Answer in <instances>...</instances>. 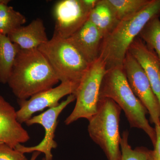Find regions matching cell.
Instances as JSON below:
<instances>
[{
  "label": "cell",
  "instance_id": "3957f363",
  "mask_svg": "<svg viewBox=\"0 0 160 160\" xmlns=\"http://www.w3.org/2000/svg\"><path fill=\"white\" fill-rule=\"evenodd\" d=\"M101 98L111 99L117 104L124 111L130 127L145 132L154 146L156 141L155 129L146 118L148 111L132 90L123 68L106 71L100 88Z\"/></svg>",
  "mask_w": 160,
  "mask_h": 160
},
{
  "label": "cell",
  "instance_id": "30bf717a",
  "mask_svg": "<svg viewBox=\"0 0 160 160\" xmlns=\"http://www.w3.org/2000/svg\"><path fill=\"white\" fill-rule=\"evenodd\" d=\"M78 86L69 82H62L57 87L38 92L28 99L18 100L20 106L16 111L18 122L21 124L26 123L36 112L58 106L61 98L67 95L74 94Z\"/></svg>",
  "mask_w": 160,
  "mask_h": 160
},
{
  "label": "cell",
  "instance_id": "8992f818",
  "mask_svg": "<svg viewBox=\"0 0 160 160\" xmlns=\"http://www.w3.org/2000/svg\"><path fill=\"white\" fill-rule=\"evenodd\" d=\"M107 69L105 62L99 57L90 64L74 93L75 106L65 121L69 125L81 118L89 121L97 111L101 85Z\"/></svg>",
  "mask_w": 160,
  "mask_h": 160
},
{
  "label": "cell",
  "instance_id": "6da1fadb",
  "mask_svg": "<svg viewBox=\"0 0 160 160\" xmlns=\"http://www.w3.org/2000/svg\"><path fill=\"white\" fill-rule=\"evenodd\" d=\"M59 82L49 62L38 49H20L7 84L18 100H24L52 88Z\"/></svg>",
  "mask_w": 160,
  "mask_h": 160
},
{
  "label": "cell",
  "instance_id": "7402d4cb",
  "mask_svg": "<svg viewBox=\"0 0 160 160\" xmlns=\"http://www.w3.org/2000/svg\"><path fill=\"white\" fill-rule=\"evenodd\" d=\"M156 141L152 150V160H160V125L155 126Z\"/></svg>",
  "mask_w": 160,
  "mask_h": 160
},
{
  "label": "cell",
  "instance_id": "4fadbf2b",
  "mask_svg": "<svg viewBox=\"0 0 160 160\" xmlns=\"http://www.w3.org/2000/svg\"><path fill=\"white\" fill-rule=\"evenodd\" d=\"M128 51L145 72L160 106V64L157 56L138 37L132 43Z\"/></svg>",
  "mask_w": 160,
  "mask_h": 160
},
{
  "label": "cell",
  "instance_id": "ba28073f",
  "mask_svg": "<svg viewBox=\"0 0 160 160\" xmlns=\"http://www.w3.org/2000/svg\"><path fill=\"white\" fill-rule=\"evenodd\" d=\"M123 68L132 90L149 113L150 122L155 126H160L158 100L144 70L129 51L123 62Z\"/></svg>",
  "mask_w": 160,
  "mask_h": 160
},
{
  "label": "cell",
  "instance_id": "d6986e66",
  "mask_svg": "<svg viewBox=\"0 0 160 160\" xmlns=\"http://www.w3.org/2000/svg\"><path fill=\"white\" fill-rule=\"evenodd\" d=\"M159 16L152 18L140 32L139 37L157 56L160 64V19Z\"/></svg>",
  "mask_w": 160,
  "mask_h": 160
},
{
  "label": "cell",
  "instance_id": "ac0fdd59",
  "mask_svg": "<svg viewBox=\"0 0 160 160\" xmlns=\"http://www.w3.org/2000/svg\"><path fill=\"white\" fill-rule=\"evenodd\" d=\"M120 21L132 16L142 10L151 0H107Z\"/></svg>",
  "mask_w": 160,
  "mask_h": 160
},
{
  "label": "cell",
  "instance_id": "e0dca14e",
  "mask_svg": "<svg viewBox=\"0 0 160 160\" xmlns=\"http://www.w3.org/2000/svg\"><path fill=\"white\" fill-rule=\"evenodd\" d=\"M8 3L0 4V34L8 36L26 23L25 16L16 11Z\"/></svg>",
  "mask_w": 160,
  "mask_h": 160
},
{
  "label": "cell",
  "instance_id": "5b68a950",
  "mask_svg": "<svg viewBox=\"0 0 160 160\" xmlns=\"http://www.w3.org/2000/svg\"><path fill=\"white\" fill-rule=\"evenodd\" d=\"M38 49L61 82H69L78 86L90 65L69 40L54 33Z\"/></svg>",
  "mask_w": 160,
  "mask_h": 160
},
{
  "label": "cell",
  "instance_id": "5bb4252c",
  "mask_svg": "<svg viewBox=\"0 0 160 160\" xmlns=\"http://www.w3.org/2000/svg\"><path fill=\"white\" fill-rule=\"evenodd\" d=\"M7 36L12 42L25 50L38 49L49 40L42 20L39 18L27 26L19 27Z\"/></svg>",
  "mask_w": 160,
  "mask_h": 160
},
{
  "label": "cell",
  "instance_id": "cb8c5ba5",
  "mask_svg": "<svg viewBox=\"0 0 160 160\" xmlns=\"http://www.w3.org/2000/svg\"><path fill=\"white\" fill-rule=\"evenodd\" d=\"M9 1L7 0H0V4L2 3L9 2Z\"/></svg>",
  "mask_w": 160,
  "mask_h": 160
},
{
  "label": "cell",
  "instance_id": "277c9868",
  "mask_svg": "<svg viewBox=\"0 0 160 160\" xmlns=\"http://www.w3.org/2000/svg\"><path fill=\"white\" fill-rule=\"evenodd\" d=\"M122 109L114 101L101 98L97 111L89 120L88 131L92 140L102 149L108 160H121L119 132Z\"/></svg>",
  "mask_w": 160,
  "mask_h": 160
},
{
  "label": "cell",
  "instance_id": "8fae6325",
  "mask_svg": "<svg viewBox=\"0 0 160 160\" xmlns=\"http://www.w3.org/2000/svg\"><path fill=\"white\" fill-rule=\"evenodd\" d=\"M29 139L28 132L18 122L14 107L0 94V142L15 149Z\"/></svg>",
  "mask_w": 160,
  "mask_h": 160
},
{
  "label": "cell",
  "instance_id": "52a82bcc",
  "mask_svg": "<svg viewBox=\"0 0 160 160\" xmlns=\"http://www.w3.org/2000/svg\"><path fill=\"white\" fill-rule=\"evenodd\" d=\"M97 0H62L53 9L55 20L54 33L67 39L79 30L89 20L92 9Z\"/></svg>",
  "mask_w": 160,
  "mask_h": 160
},
{
  "label": "cell",
  "instance_id": "9a60e30c",
  "mask_svg": "<svg viewBox=\"0 0 160 160\" xmlns=\"http://www.w3.org/2000/svg\"><path fill=\"white\" fill-rule=\"evenodd\" d=\"M89 20L99 29L104 37L112 31L120 22L107 0H98L90 12Z\"/></svg>",
  "mask_w": 160,
  "mask_h": 160
},
{
  "label": "cell",
  "instance_id": "7a4b0ae2",
  "mask_svg": "<svg viewBox=\"0 0 160 160\" xmlns=\"http://www.w3.org/2000/svg\"><path fill=\"white\" fill-rule=\"evenodd\" d=\"M160 14V0H151L136 14L120 21L116 27L103 38L99 57L106 69L123 68L129 47L147 23Z\"/></svg>",
  "mask_w": 160,
  "mask_h": 160
},
{
  "label": "cell",
  "instance_id": "603a6c76",
  "mask_svg": "<svg viewBox=\"0 0 160 160\" xmlns=\"http://www.w3.org/2000/svg\"><path fill=\"white\" fill-rule=\"evenodd\" d=\"M41 154V152H39L35 151L33 152V153H32V156L30 159V160H36L37 158H38V156L39 155ZM42 160H52L50 159H46V158H44L42 159Z\"/></svg>",
  "mask_w": 160,
  "mask_h": 160
},
{
  "label": "cell",
  "instance_id": "ffe728a7",
  "mask_svg": "<svg viewBox=\"0 0 160 160\" xmlns=\"http://www.w3.org/2000/svg\"><path fill=\"white\" fill-rule=\"evenodd\" d=\"M129 132L126 130L121 137V160H152V150L143 146L132 149L129 143Z\"/></svg>",
  "mask_w": 160,
  "mask_h": 160
},
{
  "label": "cell",
  "instance_id": "9c48e42d",
  "mask_svg": "<svg viewBox=\"0 0 160 160\" xmlns=\"http://www.w3.org/2000/svg\"><path fill=\"white\" fill-rule=\"evenodd\" d=\"M75 100V96L74 94L69 95L67 98L60 103L58 106L49 108L45 112L32 117L27 121L26 123L28 126L39 124L44 127L45 131L44 138L36 146L26 147L19 144L15 149L24 154L35 151L41 153L42 152L45 154V158L46 159L52 160V149H55L57 147V143L55 142L54 138L55 132L57 127L58 118L66 106Z\"/></svg>",
  "mask_w": 160,
  "mask_h": 160
},
{
  "label": "cell",
  "instance_id": "44dd1931",
  "mask_svg": "<svg viewBox=\"0 0 160 160\" xmlns=\"http://www.w3.org/2000/svg\"><path fill=\"white\" fill-rule=\"evenodd\" d=\"M0 160H29L24 153L12 148L7 144L0 142Z\"/></svg>",
  "mask_w": 160,
  "mask_h": 160
},
{
  "label": "cell",
  "instance_id": "7c38bea8",
  "mask_svg": "<svg viewBox=\"0 0 160 160\" xmlns=\"http://www.w3.org/2000/svg\"><path fill=\"white\" fill-rule=\"evenodd\" d=\"M104 36L89 20L79 30L67 38L89 64L99 57L100 48Z\"/></svg>",
  "mask_w": 160,
  "mask_h": 160
},
{
  "label": "cell",
  "instance_id": "2e32d148",
  "mask_svg": "<svg viewBox=\"0 0 160 160\" xmlns=\"http://www.w3.org/2000/svg\"><path fill=\"white\" fill-rule=\"evenodd\" d=\"M20 49L7 36L0 34V83L8 82Z\"/></svg>",
  "mask_w": 160,
  "mask_h": 160
}]
</instances>
